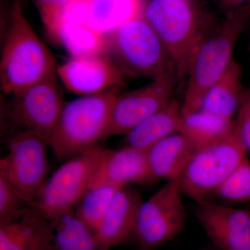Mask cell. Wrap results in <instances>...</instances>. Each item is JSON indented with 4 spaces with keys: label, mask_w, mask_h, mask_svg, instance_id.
Returning <instances> with one entry per match:
<instances>
[{
    "label": "cell",
    "mask_w": 250,
    "mask_h": 250,
    "mask_svg": "<svg viewBox=\"0 0 250 250\" xmlns=\"http://www.w3.org/2000/svg\"><path fill=\"white\" fill-rule=\"evenodd\" d=\"M250 11V5L228 13L223 22L208 29L192 49L188 61L182 115L200 109L206 93L232 62L235 47L246 28Z\"/></svg>",
    "instance_id": "1"
},
{
    "label": "cell",
    "mask_w": 250,
    "mask_h": 250,
    "mask_svg": "<svg viewBox=\"0 0 250 250\" xmlns=\"http://www.w3.org/2000/svg\"><path fill=\"white\" fill-rule=\"evenodd\" d=\"M57 70L53 54L28 22L19 0H16L0 62L1 91L13 95L45 80Z\"/></svg>",
    "instance_id": "2"
},
{
    "label": "cell",
    "mask_w": 250,
    "mask_h": 250,
    "mask_svg": "<svg viewBox=\"0 0 250 250\" xmlns=\"http://www.w3.org/2000/svg\"><path fill=\"white\" fill-rule=\"evenodd\" d=\"M104 36V55L125 76L146 77L153 80L177 75L168 51L144 14Z\"/></svg>",
    "instance_id": "3"
},
{
    "label": "cell",
    "mask_w": 250,
    "mask_h": 250,
    "mask_svg": "<svg viewBox=\"0 0 250 250\" xmlns=\"http://www.w3.org/2000/svg\"><path fill=\"white\" fill-rule=\"evenodd\" d=\"M121 93V87H115L65 104L49 144L57 160L64 162L104 141Z\"/></svg>",
    "instance_id": "4"
},
{
    "label": "cell",
    "mask_w": 250,
    "mask_h": 250,
    "mask_svg": "<svg viewBox=\"0 0 250 250\" xmlns=\"http://www.w3.org/2000/svg\"><path fill=\"white\" fill-rule=\"evenodd\" d=\"M144 16L168 51L178 80H183L190 52L208 29L202 26L194 0H150Z\"/></svg>",
    "instance_id": "5"
},
{
    "label": "cell",
    "mask_w": 250,
    "mask_h": 250,
    "mask_svg": "<svg viewBox=\"0 0 250 250\" xmlns=\"http://www.w3.org/2000/svg\"><path fill=\"white\" fill-rule=\"evenodd\" d=\"M247 156L233 131L218 143L197 149L179 179L182 193L197 204L211 202L218 187Z\"/></svg>",
    "instance_id": "6"
},
{
    "label": "cell",
    "mask_w": 250,
    "mask_h": 250,
    "mask_svg": "<svg viewBox=\"0 0 250 250\" xmlns=\"http://www.w3.org/2000/svg\"><path fill=\"white\" fill-rule=\"evenodd\" d=\"M105 149L98 145L62 162L46 181L33 206L53 223L74 208L89 187Z\"/></svg>",
    "instance_id": "7"
},
{
    "label": "cell",
    "mask_w": 250,
    "mask_h": 250,
    "mask_svg": "<svg viewBox=\"0 0 250 250\" xmlns=\"http://www.w3.org/2000/svg\"><path fill=\"white\" fill-rule=\"evenodd\" d=\"M179 181L167 182L140 207L134 238L139 250H155L180 234L187 210Z\"/></svg>",
    "instance_id": "8"
},
{
    "label": "cell",
    "mask_w": 250,
    "mask_h": 250,
    "mask_svg": "<svg viewBox=\"0 0 250 250\" xmlns=\"http://www.w3.org/2000/svg\"><path fill=\"white\" fill-rule=\"evenodd\" d=\"M48 143L40 135L22 129L9 140V152L0 160V175L31 202L48 179Z\"/></svg>",
    "instance_id": "9"
},
{
    "label": "cell",
    "mask_w": 250,
    "mask_h": 250,
    "mask_svg": "<svg viewBox=\"0 0 250 250\" xmlns=\"http://www.w3.org/2000/svg\"><path fill=\"white\" fill-rule=\"evenodd\" d=\"M11 96L4 111L7 119L40 135L49 145L65 106L57 72Z\"/></svg>",
    "instance_id": "10"
},
{
    "label": "cell",
    "mask_w": 250,
    "mask_h": 250,
    "mask_svg": "<svg viewBox=\"0 0 250 250\" xmlns=\"http://www.w3.org/2000/svg\"><path fill=\"white\" fill-rule=\"evenodd\" d=\"M177 80L175 75L160 77L138 89L120 94L113 104L104 140L127 134L148 117L170 103Z\"/></svg>",
    "instance_id": "11"
},
{
    "label": "cell",
    "mask_w": 250,
    "mask_h": 250,
    "mask_svg": "<svg viewBox=\"0 0 250 250\" xmlns=\"http://www.w3.org/2000/svg\"><path fill=\"white\" fill-rule=\"evenodd\" d=\"M196 217L220 250H250V210L215 202L197 204Z\"/></svg>",
    "instance_id": "12"
},
{
    "label": "cell",
    "mask_w": 250,
    "mask_h": 250,
    "mask_svg": "<svg viewBox=\"0 0 250 250\" xmlns=\"http://www.w3.org/2000/svg\"><path fill=\"white\" fill-rule=\"evenodd\" d=\"M57 72L67 89L82 96L125 85L124 74L104 54L71 57Z\"/></svg>",
    "instance_id": "13"
},
{
    "label": "cell",
    "mask_w": 250,
    "mask_h": 250,
    "mask_svg": "<svg viewBox=\"0 0 250 250\" xmlns=\"http://www.w3.org/2000/svg\"><path fill=\"white\" fill-rule=\"evenodd\" d=\"M157 181L149 166L147 149L126 146L119 149H105L88 188L133 183L149 185Z\"/></svg>",
    "instance_id": "14"
},
{
    "label": "cell",
    "mask_w": 250,
    "mask_h": 250,
    "mask_svg": "<svg viewBox=\"0 0 250 250\" xmlns=\"http://www.w3.org/2000/svg\"><path fill=\"white\" fill-rule=\"evenodd\" d=\"M143 202L139 190L129 185L117 190L95 233L100 249L110 250L133 241L138 213Z\"/></svg>",
    "instance_id": "15"
},
{
    "label": "cell",
    "mask_w": 250,
    "mask_h": 250,
    "mask_svg": "<svg viewBox=\"0 0 250 250\" xmlns=\"http://www.w3.org/2000/svg\"><path fill=\"white\" fill-rule=\"evenodd\" d=\"M54 230L47 215L32 206L16 221L0 225V250H52Z\"/></svg>",
    "instance_id": "16"
},
{
    "label": "cell",
    "mask_w": 250,
    "mask_h": 250,
    "mask_svg": "<svg viewBox=\"0 0 250 250\" xmlns=\"http://www.w3.org/2000/svg\"><path fill=\"white\" fill-rule=\"evenodd\" d=\"M196 148L181 133H175L147 149L151 170L158 180L179 181Z\"/></svg>",
    "instance_id": "17"
},
{
    "label": "cell",
    "mask_w": 250,
    "mask_h": 250,
    "mask_svg": "<svg viewBox=\"0 0 250 250\" xmlns=\"http://www.w3.org/2000/svg\"><path fill=\"white\" fill-rule=\"evenodd\" d=\"M241 81V65L233 59L226 71L206 93L199 110L233 119L244 90Z\"/></svg>",
    "instance_id": "18"
},
{
    "label": "cell",
    "mask_w": 250,
    "mask_h": 250,
    "mask_svg": "<svg viewBox=\"0 0 250 250\" xmlns=\"http://www.w3.org/2000/svg\"><path fill=\"white\" fill-rule=\"evenodd\" d=\"M181 103L172 100L125 135L126 146L148 149L170 135L179 132Z\"/></svg>",
    "instance_id": "19"
},
{
    "label": "cell",
    "mask_w": 250,
    "mask_h": 250,
    "mask_svg": "<svg viewBox=\"0 0 250 250\" xmlns=\"http://www.w3.org/2000/svg\"><path fill=\"white\" fill-rule=\"evenodd\" d=\"M143 0H90L85 24L105 34L144 14Z\"/></svg>",
    "instance_id": "20"
},
{
    "label": "cell",
    "mask_w": 250,
    "mask_h": 250,
    "mask_svg": "<svg viewBox=\"0 0 250 250\" xmlns=\"http://www.w3.org/2000/svg\"><path fill=\"white\" fill-rule=\"evenodd\" d=\"M234 119L203 111L182 115L179 133L185 136L197 149L214 144L233 131Z\"/></svg>",
    "instance_id": "21"
},
{
    "label": "cell",
    "mask_w": 250,
    "mask_h": 250,
    "mask_svg": "<svg viewBox=\"0 0 250 250\" xmlns=\"http://www.w3.org/2000/svg\"><path fill=\"white\" fill-rule=\"evenodd\" d=\"M49 35L62 45L71 57L104 54V35L85 24L62 21Z\"/></svg>",
    "instance_id": "22"
},
{
    "label": "cell",
    "mask_w": 250,
    "mask_h": 250,
    "mask_svg": "<svg viewBox=\"0 0 250 250\" xmlns=\"http://www.w3.org/2000/svg\"><path fill=\"white\" fill-rule=\"evenodd\" d=\"M54 225L52 250H102L95 233L77 218L74 208L61 215Z\"/></svg>",
    "instance_id": "23"
},
{
    "label": "cell",
    "mask_w": 250,
    "mask_h": 250,
    "mask_svg": "<svg viewBox=\"0 0 250 250\" xmlns=\"http://www.w3.org/2000/svg\"><path fill=\"white\" fill-rule=\"evenodd\" d=\"M120 188L104 186L88 188L74 207L77 218L94 233L100 228L112 198Z\"/></svg>",
    "instance_id": "24"
},
{
    "label": "cell",
    "mask_w": 250,
    "mask_h": 250,
    "mask_svg": "<svg viewBox=\"0 0 250 250\" xmlns=\"http://www.w3.org/2000/svg\"><path fill=\"white\" fill-rule=\"evenodd\" d=\"M223 203H250V161H245L225 179L214 196Z\"/></svg>",
    "instance_id": "25"
},
{
    "label": "cell",
    "mask_w": 250,
    "mask_h": 250,
    "mask_svg": "<svg viewBox=\"0 0 250 250\" xmlns=\"http://www.w3.org/2000/svg\"><path fill=\"white\" fill-rule=\"evenodd\" d=\"M32 206L21 192L0 175V225L16 221Z\"/></svg>",
    "instance_id": "26"
},
{
    "label": "cell",
    "mask_w": 250,
    "mask_h": 250,
    "mask_svg": "<svg viewBox=\"0 0 250 250\" xmlns=\"http://www.w3.org/2000/svg\"><path fill=\"white\" fill-rule=\"evenodd\" d=\"M233 133L250 152V89L243 90L239 108L234 119Z\"/></svg>",
    "instance_id": "27"
},
{
    "label": "cell",
    "mask_w": 250,
    "mask_h": 250,
    "mask_svg": "<svg viewBox=\"0 0 250 250\" xmlns=\"http://www.w3.org/2000/svg\"><path fill=\"white\" fill-rule=\"evenodd\" d=\"M70 0H34L48 34L61 21L62 11Z\"/></svg>",
    "instance_id": "28"
},
{
    "label": "cell",
    "mask_w": 250,
    "mask_h": 250,
    "mask_svg": "<svg viewBox=\"0 0 250 250\" xmlns=\"http://www.w3.org/2000/svg\"><path fill=\"white\" fill-rule=\"evenodd\" d=\"M218 1L224 8L228 10V13H229L250 6V0H218Z\"/></svg>",
    "instance_id": "29"
}]
</instances>
